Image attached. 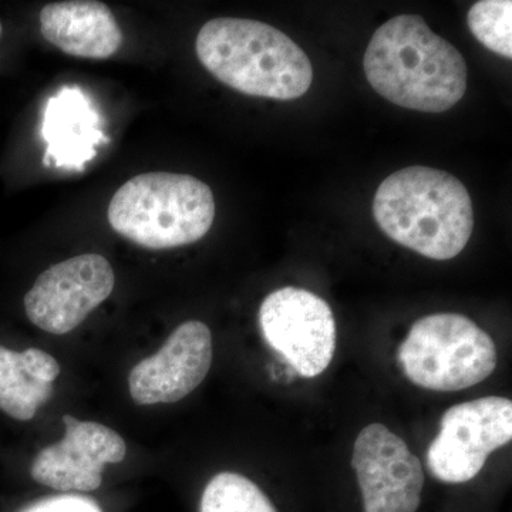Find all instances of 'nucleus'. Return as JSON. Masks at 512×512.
<instances>
[{
    "mask_svg": "<svg viewBox=\"0 0 512 512\" xmlns=\"http://www.w3.org/2000/svg\"><path fill=\"white\" fill-rule=\"evenodd\" d=\"M363 66L370 86L404 109L443 113L466 94V60L421 16H396L380 26Z\"/></svg>",
    "mask_w": 512,
    "mask_h": 512,
    "instance_id": "f257e3e1",
    "label": "nucleus"
},
{
    "mask_svg": "<svg viewBox=\"0 0 512 512\" xmlns=\"http://www.w3.org/2000/svg\"><path fill=\"white\" fill-rule=\"evenodd\" d=\"M373 217L397 244L436 261L461 254L474 229L473 202L454 175L436 168H403L377 188Z\"/></svg>",
    "mask_w": 512,
    "mask_h": 512,
    "instance_id": "f03ea898",
    "label": "nucleus"
},
{
    "mask_svg": "<svg viewBox=\"0 0 512 512\" xmlns=\"http://www.w3.org/2000/svg\"><path fill=\"white\" fill-rule=\"evenodd\" d=\"M202 66L225 86L272 100H295L313 80L311 60L274 26L251 19L217 18L195 42Z\"/></svg>",
    "mask_w": 512,
    "mask_h": 512,
    "instance_id": "7ed1b4c3",
    "label": "nucleus"
},
{
    "mask_svg": "<svg viewBox=\"0 0 512 512\" xmlns=\"http://www.w3.org/2000/svg\"><path fill=\"white\" fill-rule=\"evenodd\" d=\"M111 228L138 247L161 251L200 241L215 220L211 188L187 174L147 173L111 198Z\"/></svg>",
    "mask_w": 512,
    "mask_h": 512,
    "instance_id": "20e7f679",
    "label": "nucleus"
},
{
    "mask_svg": "<svg viewBox=\"0 0 512 512\" xmlns=\"http://www.w3.org/2000/svg\"><path fill=\"white\" fill-rule=\"evenodd\" d=\"M410 382L434 392H458L484 382L497 367V348L487 332L458 313L417 320L399 349Z\"/></svg>",
    "mask_w": 512,
    "mask_h": 512,
    "instance_id": "39448f33",
    "label": "nucleus"
},
{
    "mask_svg": "<svg viewBox=\"0 0 512 512\" xmlns=\"http://www.w3.org/2000/svg\"><path fill=\"white\" fill-rule=\"evenodd\" d=\"M512 439V402L498 396L456 404L443 414L439 436L427 448L431 476L461 484L478 476L488 456Z\"/></svg>",
    "mask_w": 512,
    "mask_h": 512,
    "instance_id": "423d86ee",
    "label": "nucleus"
},
{
    "mask_svg": "<svg viewBox=\"0 0 512 512\" xmlns=\"http://www.w3.org/2000/svg\"><path fill=\"white\" fill-rule=\"evenodd\" d=\"M259 325L266 343L303 377L322 375L333 360L335 316L313 292L286 286L269 293L259 309Z\"/></svg>",
    "mask_w": 512,
    "mask_h": 512,
    "instance_id": "0eeeda50",
    "label": "nucleus"
},
{
    "mask_svg": "<svg viewBox=\"0 0 512 512\" xmlns=\"http://www.w3.org/2000/svg\"><path fill=\"white\" fill-rule=\"evenodd\" d=\"M116 275L99 254L77 255L47 268L25 296L30 322L52 335L82 325L113 292Z\"/></svg>",
    "mask_w": 512,
    "mask_h": 512,
    "instance_id": "6e6552de",
    "label": "nucleus"
},
{
    "mask_svg": "<svg viewBox=\"0 0 512 512\" xmlns=\"http://www.w3.org/2000/svg\"><path fill=\"white\" fill-rule=\"evenodd\" d=\"M365 512H416L421 503L424 471L404 440L375 423L360 431L353 447Z\"/></svg>",
    "mask_w": 512,
    "mask_h": 512,
    "instance_id": "1a4fd4ad",
    "label": "nucleus"
},
{
    "mask_svg": "<svg viewBox=\"0 0 512 512\" xmlns=\"http://www.w3.org/2000/svg\"><path fill=\"white\" fill-rule=\"evenodd\" d=\"M63 424V439L37 454L30 476L59 493H93L103 483L104 466L126 458V443L104 424L80 421L69 414L63 417Z\"/></svg>",
    "mask_w": 512,
    "mask_h": 512,
    "instance_id": "9d476101",
    "label": "nucleus"
},
{
    "mask_svg": "<svg viewBox=\"0 0 512 512\" xmlns=\"http://www.w3.org/2000/svg\"><path fill=\"white\" fill-rule=\"evenodd\" d=\"M211 363L210 328L198 320L185 322L156 355L133 367L128 376L131 399L140 406L180 402L204 382Z\"/></svg>",
    "mask_w": 512,
    "mask_h": 512,
    "instance_id": "9b49d317",
    "label": "nucleus"
},
{
    "mask_svg": "<svg viewBox=\"0 0 512 512\" xmlns=\"http://www.w3.org/2000/svg\"><path fill=\"white\" fill-rule=\"evenodd\" d=\"M39 20L47 42L69 56L106 60L123 45V32L113 12L96 0L49 3Z\"/></svg>",
    "mask_w": 512,
    "mask_h": 512,
    "instance_id": "f8f14e48",
    "label": "nucleus"
},
{
    "mask_svg": "<svg viewBox=\"0 0 512 512\" xmlns=\"http://www.w3.org/2000/svg\"><path fill=\"white\" fill-rule=\"evenodd\" d=\"M99 116L76 87H66L47 103L43 137L46 163L53 158L59 167L82 168L96 156L94 146L104 140Z\"/></svg>",
    "mask_w": 512,
    "mask_h": 512,
    "instance_id": "ddd939ff",
    "label": "nucleus"
},
{
    "mask_svg": "<svg viewBox=\"0 0 512 512\" xmlns=\"http://www.w3.org/2000/svg\"><path fill=\"white\" fill-rule=\"evenodd\" d=\"M53 384L33 379L22 352L0 345V410L18 421H29L50 399Z\"/></svg>",
    "mask_w": 512,
    "mask_h": 512,
    "instance_id": "4468645a",
    "label": "nucleus"
},
{
    "mask_svg": "<svg viewBox=\"0 0 512 512\" xmlns=\"http://www.w3.org/2000/svg\"><path fill=\"white\" fill-rule=\"evenodd\" d=\"M200 512H276V508L254 481L238 473H220L205 487Z\"/></svg>",
    "mask_w": 512,
    "mask_h": 512,
    "instance_id": "2eb2a0df",
    "label": "nucleus"
},
{
    "mask_svg": "<svg viewBox=\"0 0 512 512\" xmlns=\"http://www.w3.org/2000/svg\"><path fill=\"white\" fill-rule=\"evenodd\" d=\"M468 28L481 45L491 52L512 57V2L511 0H483L468 12Z\"/></svg>",
    "mask_w": 512,
    "mask_h": 512,
    "instance_id": "dca6fc26",
    "label": "nucleus"
},
{
    "mask_svg": "<svg viewBox=\"0 0 512 512\" xmlns=\"http://www.w3.org/2000/svg\"><path fill=\"white\" fill-rule=\"evenodd\" d=\"M19 512H104L92 497L60 493L33 501Z\"/></svg>",
    "mask_w": 512,
    "mask_h": 512,
    "instance_id": "f3484780",
    "label": "nucleus"
},
{
    "mask_svg": "<svg viewBox=\"0 0 512 512\" xmlns=\"http://www.w3.org/2000/svg\"><path fill=\"white\" fill-rule=\"evenodd\" d=\"M23 362L30 376L42 383L53 384L60 375L57 360L45 350L29 348L22 352Z\"/></svg>",
    "mask_w": 512,
    "mask_h": 512,
    "instance_id": "a211bd4d",
    "label": "nucleus"
},
{
    "mask_svg": "<svg viewBox=\"0 0 512 512\" xmlns=\"http://www.w3.org/2000/svg\"><path fill=\"white\" fill-rule=\"evenodd\" d=\"M2 33H3L2 23H0V37H2Z\"/></svg>",
    "mask_w": 512,
    "mask_h": 512,
    "instance_id": "6ab92c4d",
    "label": "nucleus"
}]
</instances>
